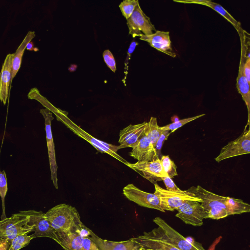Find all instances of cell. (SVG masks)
<instances>
[{
  "label": "cell",
  "instance_id": "6da1fadb",
  "mask_svg": "<svg viewBox=\"0 0 250 250\" xmlns=\"http://www.w3.org/2000/svg\"><path fill=\"white\" fill-rule=\"evenodd\" d=\"M45 216L56 232H76L84 225L76 208L66 204L53 207L45 213Z\"/></svg>",
  "mask_w": 250,
  "mask_h": 250
},
{
  "label": "cell",
  "instance_id": "7a4b0ae2",
  "mask_svg": "<svg viewBox=\"0 0 250 250\" xmlns=\"http://www.w3.org/2000/svg\"><path fill=\"white\" fill-rule=\"evenodd\" d=\"M185 191L187 194L201 200V204L208 213V218L219 220L229 216L225 205L226 196L213 193L199 185L192 186Z\"/></svg>",
  "mask_w": 250,
  "mask_h": 250
},
{
  "label": "cell",
  "instance_id": "3957f363",
  "mask_svg": "<svg viewBox=\"0 0 250 250\" xmlns=\"http://www.w3.org/2000/svg\"><path fill=\"white\" fill-rule=\"evenodd\" d=\"M51 111L55 114L58 120L62 122L76 135L88 142L98 151L101 153H107L125 165L128 163L123 158L117 154V151L119 149L118 146L108 144L93 137L92 135L87 133L71 121L67 116L64 114V111L60 110H58L56 109Z\"/></svg>",
  "mask_w": 250,
  "mask_h": 250
},
{
  "label": "cell",
  "instance_id": "277c9868",
  "mask_svg": "<svg viewBox=\"0 0 250 250\" xmlns=\"http://www.w3.org/2000/svg\"><path fill=\"white\" fill-rule=\"evenodd\" d=\"M28 216L23 211L2 219L0 221V239L12 241L19 235L32 231V228L28 224Z\"/></svg>",
  "mask_w": 250,
  "mask_h": 250
},
{
  "label": "cell",
  "instance_id": "5b68a950",
  "mask_svg": "<svg viewBox=\"0 0 250 250\" xmlns=\"http://www.w3.org/2000/svg\"><path fill=\"white\" fill-rule=\"evenodd\" d=\"M131 239L145 249L179 250L171 243L164 230L159 227Z\"/></svg>",
  "mask_w": 250,
  "mask_h": 250
},
{
  "label": "cell",
  "instance_id": "8992f818",
  "mask_svg": "<svg viewBox=\"0 0 250 250\" xmlns=\"http://www.w3.org/2000/svg\"><path fill=\"white\" fill-rule=\"evenodd\" d=\"M176 210L175 216L188 225L200 227L203 225V220L208 218V213L197 201H186Z\"/></svg>",
  "mask_w": 250,
  "mask_h": 250
},
{
  "label": "cell",
  "instance_id": "52a82bcc",
  "mask_svg": "<svg viewBox=\"0 0 250 250\" xmlns=\"http://www.w3.org/2000/svg\"><path fill=\"white\" fill-rule=\"evenodd\" d=\"M154 185V193L158 197L161 207L164 211L176 210L186 201L201 202V199L187 194L185 190L182 192L170 191L162 188L157 183Z\"/></svg>",
  "mask_w": 250,
  "mask_h": 250
},
{
  "label": "cell",
  "instance_id": "ba28073f",
  "mask_svg": "<svg viewBox=\"0 0 250 250\" xmlns=\"http://www.w3.org/2000/svg\"><path fill=\"white\" fill-rule=\"evenodd\" d=\"M127 25L129 28V34L134 38L150 35L157 31L150 21V18L142 10L139 3L127 19Z\"/></svg>",
  "mask_w": 250,
  "mask_h": 250
},
{
  "label": "cell",
  "instance_id": "9c48e42d",
  "mask_svg": "<svg viewBox=\"0 0 250 250\" xmlns=\"http://www.w3.org/2000/svg\"><path fill=\"white\" fill-rule=\"evenodd\" d=\"M250 153V130L244 129L236 139L223 146L215 160L219 163L222 160Z\"/></svg>",
  "mask_w": 250,
  "mask_h": 250
},
{
  "label": "cell",
  "instance_id": "30bf717a",
  "mask_svg": "<svg viewBox=\"0 0 250 250\" xmlns=\"http://www.w3.org/2000/svg\"><path fill=\"white\" fill-rule=\"evenodd\" d=\"M123 192L126 198L139 206L165 212L161 207L158 197L154 193L144 191L132 184L125 186Z\"/></svg>",
  "mask_w": 250,
  "mask_h": 250
},
{
  "label": "cell",
  "instance_id": "8fae6325",
  "mask_svg": "<svg viewBox=\"0 0 250 250\" xmlns=\"http://www.w3.org/2000/svg\"><path fill=\"white\" fill-rule=\"evenodd\" d=\"M29 218L28 224L32 228L34 238L47 237L57 242L56 230L52 227L42 211L28 210L23 211Z\"/></svg>",
  "mask_w": 250,
  "mask_h": 250
},
{
  "label": "cell",
  "instance_id": "7c38bea8",
  "mask_svg": "<svg viewBox=\"0 0 250 250\" xmlns=\"http://www.w3.org/2000/svg\"><path fill=\"white\" fill-rule=\"evenodd\" d=\"M40 113L44 119L45 129L48 158L51 171V179L54 186L56 189L58 188L57 169L58 166L56 160L55 146L51 131V122L54 118L52 112L47 108L41 109Z\"/></svg>",
  "mask_w": 250,
  "mask_h": 250
},
{
  "label": "cell",
  "instance_id": "4fadbf2b",
  "mask_svg": "<svg viewBox=\"0 0 250 250\" xmlns=\"http://www.w3.org/2000/svg\"><path fill=\"white\" fill-rule=\"evenodd\" d=\"M126 165L153 184L168 176L162 167L160 159L133 164L128 162Z\"/></svg>",
  "mask_w": 250,
  "mask_h": 250
},
{
  "label": "cell",
  "instance_id": "5bb4252c",
  "mask_svg": "<svg viewBox=\"0 0 250 250\" xmlns=\"http://www.w3.org/2000/svg\"><path fill=\"white\" fill-rule=\"evenodd\" d=\"M153 221L164 230L171 243L179 250H206L201 244L190 242L161 218L156 217Z\"/></svg>",
  "mask_w": 250,
  "mask_h": 250
},
{
  "label": "cell",
  "instance_id": "9a60e30c",
  "mask_svg": "<svg viewBox=\"0 0 250 250\" xmlns=\"http://www.w3.org/2000/svg\"><path fill=\"white\" fill-rule=\"evenodd\" d=\"M241 41V56L238 70V76L236 78V87L239 94H241L243 101L245 102L248 109V123L245 127L246 129L247 126H250V83H248L244 72V65L245 59L246 57V49L245 48V38L243 33L239 34Z\"/></svg>",
  "mask_w": 250,
  "mask_h": 250
},
{
  "label": "cell",
  "instance_id": "2e32d148",
  "mask_svg": "<svg viewBox=\"0 0 250 250\" xmlns=\"http://www.w3.org/2000/svg\"><path fill=\"white\" fill-rule=\"evenodd\" d=\"M146 123V122H144L136 125H129L121 130L119 134V148L135 146L144 134Z\"/></svg>",
  "mask_w": 250,
  "mask_h": 250
},
{
  "label": "cell",
  "instance_id": "e0dca14e",
  "mask_svg": "<svg viewBox=\"0 0 250 250\" xmlns=\"http://www.w3.org/2000/svg\"><path fill=\"white\" fill-rule=\"evenodd\" d=\"M140 39L147 42L152 47L172 58L176 56L171 47L168 31L157 30L152 35L140 37Z\"/></svg>",
  "mask_w": 250,
  "mask_h": 250
},
{
  "label": "cell",
  "instance_id": "ac0fdd59",
  "mask_svg": "<svg viewBox=\"0 0 250 250\" xmlns=\"http://www.w3.org/2000/svg\"><path fill=\"white\" fill-rule=\"evenodd\" d=\"M129 155L138 162L152 161L159 159L155 147L144 134L132 148Z\"/></svg>",
  "mask_w": 250,
  "mask_h": 250
},
{
  "label": "cell",
  "instance_id": "d6986e66",
  "mask_svg": "<svg viewBox=\"0 0 250 250\" xmlns=\"http://www.w3.org/2000/svg\"><path fill=\"white\" fill-rule=\"evenodd\" d=\"M14 53L6 55L0 72V102L5 104L11 83L12 61Z\"/></svg>",
  "mask_w": 250,
  "mask_h": 250
},
{
  "label": "cell",
  "instance_id": "ffe728a7",
  "mask_svg": "<svg viewBox=\"0 0 250 250\" xmlns=\"http://www.w3.org/2000/svg\"><path fill=\"white\" fill-rule=\"evenodd\" d=\"M101 250H141V247L130 238L128 240L114 242L103 239L96 235L91 230L88 236Z\"/></svg>",
  "mask_w": 250,
  "mask_h": 250
},
{
  "label": "cell",
  "instance_id": "44dd1931",
  "mask_svg": "<svg viewBox=\"0 0 250 250\" xmlns=\"http://www.w3.org/2000/svg\"><path fill=\"white\" fill-rule=\"evenodd\" d=\"M174 1L188 3H195L207 6L215 10L216 12L220 14L222 16L224 17L227 20L230 22L232 25L235 27L238 33L242 32L243 29L241 28V24L239 21H237L221 5L213 2L211 0H174Z\"/></svg>",
  "mask_w": 250,
  "mask_h": 250
},
{
  "label": "cell",
  "instance_id": "7402d4cb",
  "mask_svg": "<svg viewBox=\"0 0 250 250\" xmlns=\"http://www.w3.org/2000/svg\"><path fill=\"white\" fill-rule=\"evenodd\" d=\"M57 243L64 250H83V238L76 232L64 233L56 232Z\"/></svg>",
  "mask_w": 250,
  "mask_h": 250
},
{
  "label": "cell",
  "instance_id": "603a6c76",
  "mask_svg": "<svg viewBox=\"0 0 250 250\" xmlns=\"http://www.w3.org/2000/svg\"><path fill=\"white\" fill-rule=\"evenodd\" d=\"M35 36L34 31H28L17 50L14 53L12 61L11 83L21 67L22 56L27 45L31 42Z\"/></svg>",
  "mask_w": 250,
  "mask_h": 250
},
{
  "label": "cell",
  "instance_id": "cb8c5ba5",
  "mask_svg": "<svg viewBox=\"0 0 250 250\" xmlns=\"http://www.w3.org/2000/svg\"><path fill=\"white\" fill-rule=\"evenodd\" d=\"M225 205L229 215L241 214L250 211V205L240 199L227 197Z\"/></svg>",
  "mask_w": 250,
  "mask_h": 250
},
{
  "label": "cell",
  "instance_id": "d4e9b609",
  "mask_svg": "<svg viewBox=\"0 0 250 250\" xmlns=\"http://www.w3.org/2000/svg\"><path fill=\"white\" fill-rule=\"evenodd\" d=\"M163 131L161 126H159L157 124V118L151 117L149 122L146 123L144 135L146 136L155 147L156 142Z\"/></svg>",
  "mask_w": 250,
  "mask_h": 250
},
{
  "label": "cell",
  "instance_id": "484cf974",
  "mask_svg": "<svg viewBox=\"0 0 250 250\" xmlns=\"http://www.w3.org/2000/svg\"><path fill=\"white\" fill-rule=\"evenodd\" d=\"M35 238L33 234L28 235V233L19 235L11 241L9 250H19L28 245L30 241Z\"/></svg>",
  "mask_w": 250,
  "mask_h": 250
},
{
  "label": "cell",
  "instance_id": "4316f807",
  "mask_svg": "<svg viewBox=\"0 0 250 250\" xmlns=\"http://www.w3.org/2000/svg\"><path fill=\"white\" fill-rule=\"evenodd\" d=\"M160 162L164 171L168 177L171 178L178 175L177 167L168 155H162L160 158Z\"/></svg>",
  "mask_w": 250,
  "mask_h": 250
},
{
  "label": "cell",
  "instance_id": "83f0119b",
  "mask_svg": "<svg viewBox=\"0 0 250 250\" xmlns=\"http://www.w3.org/2000/svg\"><path fill=\"white\" fill-rule=\"evenodd\" d=\"M204 115H205V114H202L195 116L187 118L180 120L175 121V122L171 124H169L163 126H161V129L163 130H167L170 131L172 133L175 131L178 128L186 125V124L196 119H197L198 118H199L201 117H203Z\"/></svg>",
  "mask_w": 250,
  "mask_h": 250
},
{
  "label": "cell",
  "instance_id": "f1b7e54d",
  "mask_svg": "<svg viewBox=\"0 0 250 250\" xmlns=\"http://www.w3.org/2000/svg\"><path fill=\"white\" fill-rule=\"evenodd\" d=\"M138 4L137 0H125L120 4L119 7L122 14L126 20L130 17Z\"/></svg>",
  "mask_w": 250,
  "mask_h": 250
},
{
  "label": "cell",
  "instance_id": "f546056e",
  "mask_svg": "<svg viewBox=\"0 0 250 250\" xmlns=\"http://www.w3.org/2000/svg\"><path fill=\"white\" fill-rule=\"evenodd\" d=\"M8 190L7 178L4 170L0 171V196L1 199L3 219L6 218L5 214L4 199Z\"/></svg>",
  "mask_w": 250,
  "mask_h": 250
},
{
  "label": "cell",
  "instance_id": "4dcf8cb0",
  "mask_svg": "<svg viewBox=\"0 0 250 250\" xmlns=\"http://www.w3.org/2000/svg\"><path fill=\"white\" fill-rule=\"evenodd\" d=\"M171 133V132L170 131L167 130H163L162 132L157 141L156 142L155 146V149L156 152L157 156L158 158L160 159L162 156L161 153V149L165 141L167 139L169 135Z\"/></svg>",
  "mask_w": 250,
  "mask_h": 250
},
{
  "label": "cell",
  "instance_id": "1f68e13d",
  "mask_svg": "<svg viewBox=\"0 0 250 250\" xmlns=\"http://www.w3.org/2000/svg\"><path fill=\"white\" fill-rule=\"evenodd\" d=\"M104 61L107 66L114 72L116 70V62L112 53L108 50H105L103 54Z\"/></svg>",
  "mask_w": 250,
  "mask_h": 250
},
{
  "label": "cell",
  "instance_id": "d6a6232c",
  "mask_svg": "<svg viewBox=\"0 0 250 250\" xmlns=\"http://www.w3.org/2000/svg\"><path fill=\"white\" fill-rule=\"evenodd\" d=\"M165 185L166 189L173 192H182L184 191L180 189L174 183L172 178L168 176L164 177L162 179V180Z\"/></svg>",
  "mask_w": 250,
  "mask_h": 250
},
{
  "label": "cell",
  "instance_id": "836d02e7",
  "mask_svg": "<svg viewBox=\"0 0 250 250\" xmlns=\"http://www.w3.org/2000/svg\"><path fill=\"white\" fill-rule=\"evenodd\" d=\"M83 250H101L97 245L88 237H84L83 242Z\"/></svg>",
  "mask_w": 250,
  "mask_h": 250
},
{
  "label": "cell",
  "instance_id": "e575fe53",
  "mask_svg": "<svg viewBox=\"0 0 250 250\" xmlns=\"http://www.w3.org/2000/svg\"><path fill=\"white\" fill-rule=\"evenodd\" d=\"M250 53H248V56H246V60L244 65V72L245 76L248 82L250 83Z\"/></svg>",
  "mask_w": 250,
  "mask_h": 250
},
{
  "label": "cell",
  "instance_id": "d590c367",
  "mask_svg": "<svg viewBox=\"0 0 250 250\" xmlns=\"http://www.w3.org/2000/svg\"><path fill=\"white\" fill-rule=\"evenodd\" d=\"M138 42H135V41H133L131 42V43L130 44V46L128 48V51H127V57L126 58V61L125 62V70L126 71L125 72V78L126 77V74H127L126 73V71L127 72V63H128V60H129L130 58V55L131 54H132V53L133 52L134 50L135 49L136 45H138Z\"/></svg>",
  "mask_w": 250,
  "mask_h": 250
},
{
  "label": "cell",
  "instance_id": "8d00e7d4",
  "mask_svg": "<svg viewBox=\"0 0 250 250\" xmlns=\"http://www.w3.org/2000/svg\"><path fill=\"white\" fill-rule=\"evenodd\" d=\"M11 241L8 239H0V250H9Z\"/></svg>",
  "mask_w": 250,
  "mask_h": 250
},
{
  "label": "cell",
  "instance_id": "74e56055",
  "mask_svg": "<svg viewBox=\"0 0 250 250\" xmlns=\"http://www.w3.org/2000/svg\"><path fill=\"white\" fill-rule=\"evenodd\" d=\"M26 48L28 50H32L33 49V44L31 42L28 43Z\"/></svg>",
  "mask_w": 250,
  "mask_h": 250
},
{
  "label": "cell",
  "instance_id": "f35d334b",
  "mask_svg": "<svg viewBox=\"0 0 250 250\" xmlns=\"http://www.w3.org/2000/svg\"><path fill=\"white\" fill-rule=\"evenodd\" d=\"M140 247H141V246H140ZM141 248H142V250H152L145 249H144V248H142V247H141Z\"/></svg>",
  "mask_w": 250,
  "mask_h": 250
}]
</instances>
